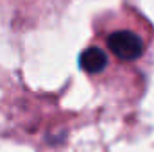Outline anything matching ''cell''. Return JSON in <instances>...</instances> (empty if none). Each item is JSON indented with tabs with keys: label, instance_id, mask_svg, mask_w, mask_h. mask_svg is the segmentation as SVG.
Masks as SVG:
<instances>
[{
	"label": "cell",
	"instance_id": "obj_1",
	"mask_svg": "<svg viewBox=\"0 0 154 152\" xmlns=\"http://www.w3.org/2000/svg\"><path fill=\"white\" fill-rule=\"evenodd\" d=\"M108 48L122 61H134L143 54V41L133 31H115L108 36Z\"/></svg>",
	"mask_w": 154,
	"mask_h": 152
},
{
	"label": "cell",
	"instance_id": "obj_2",
	"mask_svg": "<svg viewBox=\"0 0 154 152\" xmlns=\"http://www.w3.org/2000/svg\"><path fill=\"white\" fill-rule=\"evenodd\" d=\"M81 68L84 72H90V74H99L106 68L108 65V59H106V52L99 47H90L86 48L82 54H81Z\"/></svg>",
	"mask_w": 154,
	"mask_h": 152
}]
</instances>
